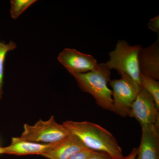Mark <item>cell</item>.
Here are the masks:
<instances>
[{"instance_id":"obj_1","label":"cell","mask_w":159,"mask_h":159,"mask_svg":"<svg viewBox=\"0 0 159 159\" xmlns=\"http://www.w3.org/2000/svg\"><path fill=\"white\" fill-rule=\"evenodd\" d=\"M62 124L71 134L80 140L86 148L107 154L111 159L124 157L116 139L112 134L100 125L88 121L71 120L66 121Z\"/></svg>"},{"instance_id":"obj_2","label":"cell","mask_w":159,"mask_h":159,"mask_svg":"<svg viewBox=\"0 0 159 159\" xmlns=\"http://www.w3.org/2000/svg\"><path fill=\"white\" fill-rule=\"evenodd\" d=\"M110 70L105 64H99L98 68L88 73L72 74L80 88L93 96L97 104L104 109L112 111L113 100L112 90L109 88Z\"/></svg>"},{"instance_id":"obj_3","label":"cell","mask_w":159,"mask_h":159,"mask_svg":"<svg viewBox=\"0 0 159 159\" xmlns=\"http://www.w3.org/2000/svg\"><path fill=\"white\" fill-rule=\"evenodd\" d=\"M142 46H131L125 40H119L116 48L109 53L105 65L110 70H116L122 77H126L141 87L139 54Z\"/></svg>"},{"instance_id":"obj_4","label":"cell","mask_w":159,"mask_h":159,"mask_svg":"<svg viewBox=\"0 0 159 159\" xmlns=\"http://www.w3.org/2000/svg\"><path fill=\"white\" fill-rule=\"evenodd\" d=\"M71 134L63 124L57 123L54 116L48 120L39 119L34 125L24 124L21 139L36 143L54 144L58 143Z\"/></svg>"},{"instance_id":"obj_5","label":"cell","mask_w":159,"mask_h":159,"mask_svg":"<svg viewBox=\"0 0 159 159\" xmlns=\"http://www.w3.org/2000/svg\"><path fill=\"white\" fill-rule=\"evenodd\" d=\"M112 89V112L122 117L129 116L131 107L142 87L128 77L110 81Z\"/></svg>"},{"instance_id":"obj_6","label":"cell","mask_w":159,"mask_h":159,"mask_svg":"<svg viewBox=\"0 0 159 159\" xmlns=\"http://www.w3.org/2000/svg\"><path fill=\"white\" fill-rule=\"evenodd\" d=\"M129 116L136 119L142 126L159 125V111L153 98L142 88L131 106Z\"/></svg>"},{"instance_id":"obj_7","label":"cell","mask_w":159,"mask_h":159,"mask_svg":"<svg viewBox=\"0 0 159 159\" xmlns=\"http://www.w3.org/2000/svg\"><path fill=\"white\" fill-rule=\"evenodd\" d=\"M57 59L71 74L88 73L97 68L99 66L92 55L74 49L65 48L58 55Z\"/></svg>"},{"instance_id":"obj_8","label":"cell","mask_w":159,"mask_h":159,"mask_svg":"<svg viewBox=\"0 0 159 159\" xmlns=\"http://www.w3.org/2000/svg\"><path fill=\"white\" fill-rule=\"evenodd\" d=\"M142 129L137 159H159V125H143Z\"/></svg>"},{"instance_id":"obj_9","label":"cell","mask_w":159,"mask_h":159,"mask_svg":"<svg viewBox=\"0 0 159 159\" xmlns=\"http://www.w3.org/2000/svg\"><path fill=\"white\" fill-rule=\"evenodd\" d=\"M140 73L145 77L159 79V39L150 46L142 48L139 54Z\"/></svg>"},{"instance_id":"obj_10","label":"cell","mask_w":159,"mask_h":159,"mask_svg":"<svg viewBox=\"0 0 159 159\" xmlns=\"http://www.w3.org/2000/svg\"><path fill=\"white\" fill-rule=\"evenodd\" d=\"M54 144L36 143L24 140L20 137H12L10 145L6 147L0 146V154L16 156L41 155L52 147Z\"/></svg>"},{"instance_id":"obj_11","label":"cell","mask_w":159,"mask_h":159,"mask_svg":"<svg viewBox=\"0 0 159 159\" xmlns=\"http://www.w3.org/2000/svg\"><path fill=\"white\" fill-rule=\"evenodd\" d=\"M85 148L77 137L70 134L54 144L41 156L48 159H68L74 154Z\"/></svg>"},{"instance_id":"obj_12","label":"cell","mask_w":159,"mask_h":159,"mask_svg":"<svg viewBox=\"0 0 159 159\" xmlns=\"http://www.w3.org/2000/svg\"><path fill=\"white\" fill-rule=\"evenodd\" d=\"M1 37V36H0ZM16 48V44L12 41L6 43L4 41L0 39V100L4 95L3 87L4 84V66L6 55L10 51H13Z\"/></svg>"},{"instance_id":"obj_13","label":"cell","mask_w":159,"mask_h":159,"mask_svg":"<svg viewBox=\"0 0 159 159\" xmlns=\"http://www.w3.org/2000/svg\"><path fill=\"white\" fill-rule=\"evenodd\" d=\"M141 87L153 98L157 109L159 111V82L157 80L141 74Z\"/></svg>"},{"instance_id":"obj_14","label":"cell","mask_w":159,"mask_h":159,"mask_svg":"<svg viewBox=\"0 0 159 159\" xmlns=\"http://www.w3.org/2000/svg\"><path fill=\"white\" fill-rule=\"evenodd\" d=\"M36 0H11L10 1V14L12 18L16 19L24 11L36 2Z\"/></svg>"},{"instance_id":"obj_15","label":"cell","mask_w":159,"mask_h":159,"mask_svg":"<svg viewBox=\"0 0 159 159\" xmlns=\"http://www.w3.org/2000/svg\"><path fill=\"white\" fill-rule=\"evenodd\" d=\"M96 151L85 148L74 154L68 159H88Z\"/></svg>"},{"instance_id":"obj_16","label":"cell","mask_w":159,"mask_h":159,"mask_svg":"<svg viewBox=\"0 0 159 159\" xmlns=\"http://www.w3.org/2000/svg\"><path fill=\"white\" fill-rule=\"evenodd\" d=\"M149 29L151 31L159 34V16H157L151 19L148 24Z\"/></svg>"},{"instance_id":"obj_17","label":"cell","mask_w":159,"mask_h":159,"mask_svg":"<svg viewBox=\"0 0 159 159\" xmlns=\"http://www.w3.org/2000/svg\"><path fill=\"white\" fill-rule=\"evenodd\" d=\"M88 159H111L109 156L103 152H95Z\"/></svg>"},{"instance_id":"obj_18","label":"cell","mask_w":159,"mask_h":159,"mask_svg":"<svg viewBox=\"0 0 159 159\" xmlns=\"http://www.w3.org/2000/svg\"><path fill=\"white\" fill-rule=\"evenodd\" d=\"M138 153V148H134L128 155L126 157H124L122 159H137Z\"/></svg>"}]
</instances>
